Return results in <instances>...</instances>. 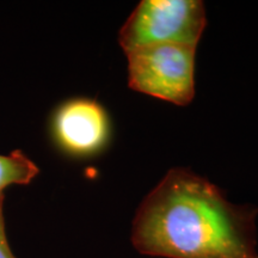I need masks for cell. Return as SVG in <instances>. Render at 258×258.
Returning <instances> with one entry per match:
<instances>
[{
    "label": "cell",
    "instance_id": "obj_2",
    "mask_svg": "<svg viewBox=\"0 0 258 258\" xmlns=\"http://www.w3.org/2000/svg\"><path fill=\"white\" fill-rule=\"evenodd\" d=\"M200 0H143L118 34L124 53L158 44L198 46L206 28Z\"/></svg>",
    "mask_w": 258,
    "mask_h": 258
},
{
    "label": "cell",
    "instance_id": "obj_3",
    "mask_svg": "<svg viewBox=\"0 0 258 258\" xmlns=\"http://www.w3.org/2000/svg\"><path fill=\"white\" fill-rule=\"evenodd\" d=\"M196 47L158 44L127 51L129 88L177 105L195 96Z\"/></svg>",
    "mask_w": 258,
    "mask_h": 258
},
{
    "label": "cell",
    "instance_id": "obj_1",
    "mask_svg": "<svg viewBox=\"0 0 258 258\" xmlns=\"http://www.w3.org/2000/svg\"><path fill=\"white\" fill-rule=\"evenodd\" d=\"M257 214L190 170L172 169L138 208L132 243L154 257L254 258Z\"/></svg>",
    "mask_w": 258,
    "mask_h": 258
},
{
    "label": "cell",
    "instance_id": "obj_7",
    "mask_svg": "<svg viewBox=\"0 0 258 258\" xmlns=\"http://www.w3.org/2000/svg\"><path fill=\"white\" fill-rule=\"evenodd\" d=\"M254 258H258V254H257V256H256V257H254Z\"/></svg>",
    "mask_w": 258,
    "mask_h": 258
},
{
    "label": "cell",
    "instance_id": "obj_4",
    "mask_svg": "<svg viewBox=\"0 0 258 258\" xmlns=\"http://www.w3.org/2000/svg\"><path fill=\"white\" fill-rule=\"evenodd\" d=\"M53 135L64 152L85 157L98 152L109 137V118L103 106L88 98L64 102L54 114Z\"/></svg>",
    "mask_w": 258,
    "mask_h": 258
},
{
    "label": "cell",
    "instance_id": "obj_5",
    "mask_svg": "<svg viewBox=\"0 0 258 258\" xmlns=\"http://www.w3.org/2000/svg\"><path fill=\"white\" fill-rule=\"evenodd\" d=\"M38 173V167L22 151L0 154V194L10 185L30 183Z\"/></svg>",
    "mask_w": 258,
    "mask_h": 258
},
{
    "label": "cell",
    "instance_id": "obj_6",
    "mask_svg": "<svg viewBox=\"0 0 258 258\" xmlns=\"http://www.w3.org/2000/svg\"><path fill=\"white\" fill-rule=\"evenodd\" d=\"M3 203H4V195L0 194V258H16L11 247H10L8 237H6Z\"/></svg>",
    "mask_w": 258,
    "mask_h": 258
}]
</instances>
